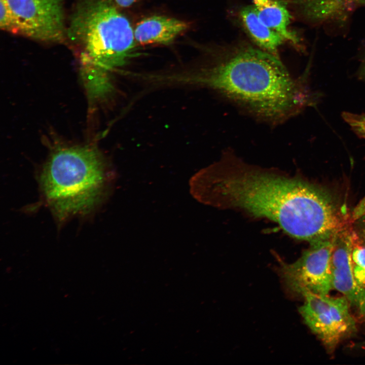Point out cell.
<instances>
[{
	"mask_svg": "<svg viewBox=\"0 0 365 365\" xmlns=\"http://www.w3.org/2000/svg\"><path fill=\"white\" fill-rule=\"evenodd\" d=\"M190 188L204 204L268 219L309 243L335 235L348 224L327 192L302 178L247 163L231 150L195 174Z\"/></svg>",
	"mask_w": 365,
	"mask_h": 365,
	"instance_id": "6da1fadb",
	"label": "cell"
},
{
	"mask_svg": "<svg viewBox=\"0 0 365 365\" xmlns=\"http://www.w3.org/2000/svg\"><path fill=\"white\" fill-rule=\"evenodd\" d=\"M309 69L293 77L277 56L241 45L223 51L191 81L274 125L317 104L320 95L308 87Z\"/></svg>",
	"mask_w": 365,
	"mask_h": 365,
	"instance_id": "7a4b0ae2",
	"label": "cell"
},
{
	"mask_svg": "<svg viewBox=\"0 0 365 365\" xmlns=\"http://www.w3.org/2000/svg\"><path fill=\"white\" fill-rule=\"evenodd\" d=\"M66 36L80 50L90 97H104L112 89L110 72L125 64L135 48L129 20L112 0H79Z\"/></svg>",
	"mask_w": 365,
	"mask_h": 365,
	"instance_id": "3957f363",
	"label": "cell"
},
{
	"mask_svg": "<svg viewBox=\"0 0 365 365\" xmlns=\"http://www.w3.org/2000/svg\"><path fill=\"white\" fill-rule=\"evenodd\" d=\"M97 150L89 146L55 150L40 175L42 192L60 220L85 214L104 196L110 175Z\"/></svg>",
	"mask_w": 365,
	"mask_h": 365,
	"instance_id": "277c9868",
	"label": "cell"
},
{
	"mask_svg": "<svg viewBox=\"0 0 365 365\" xmlns=\"http://www.w3.org/2000/svg\"><path fill=\"white\" fill-rule=\"evenodd\" d=\"M303 297L304 302L299 312L305 324L329 353L356 333V322L345 297L312 293Z\"/></svg>",
	"mask_w": 365,
	"mask_h": 365,
	"instance_id": "5b68a950",
	"label": "cell"
},
{
	"mask_svg": "<svg viewBox=\"0 0 365 365\" xmlns=\"http://www.w3.org/2000/svg\"><path fill=\"white\" fill-rule=\"evenodd\" d=\"M335 235L310 243L296 261L282 265L281 275L289 291L302 297L328 295L333 289L331 258Z\"/></svg>",
	"mask_w": 365,
	"mask_h": 365,
	"instance_id": "8992f818",
	"label": "cell"
},
{
	"mask_svg": "<svg viewBox=\"0 0 365 365\" xmlns=\"http://www.w3.org/2000/svg\"><path fill=\"white\" fill-rule=\"evenodd\" d=\"M18 33L56 42L66 36L63 0H6Z\"/></svg>",
	"mask_w": 365,
	"mask_h": 365,
	"instance_id": "52a82bcc",
	"label": "cell"
},
{
	"mask_svg": "<svg viewBox=\"0 0 365 365\" xmlns=\"http://www.w3.org/2000/svg\"><path fill=\"white\" fill-rule=\"evenodd\" d=\"M352 230L348 227L335 235L331 258L333 289L340 293L359 318L365 322V289L353 276L351 261Z\"/></svg>",
	"mask_w": 365,
	"mask_h": 365,
	"instance_id": "ba28073f",
	"label": "cell"
},
{
	"mask_svg": "<svg viewBox=\"0 0 365 365\" xmlns=\"http://www.w3.org/2000/svg\"><path fill=\"white\" fill-rule=\"evenodd\" d=\"M189 27L181 20L165 16H152L138 23L134 29L135 42L140 45H167L172 43Z\"/></svg>",
	"mask_w": 365,
	"mask_h": 365,
	"instance_id": "9c48e42d",
	"label": "cell"
},
{
	"mask_svg": "<svg viewBox=\"0 0 365 365\" xmlns=\"http://www.w3.org/2000/svg\"><path fill=\"white\" fill-rule=\"evenodd\" d=\"M261 20L285 40L299 46L300 39L289 28L291 16L286 4L281 0H252Z\"/></svg>",
	"mask_w": 365,
	"mask_h": 365,
	"instance_id": "30bf717a",
	"label": "cell"
},
{
	"mask_svg": "<svg viewBox=\"0 0 365 365\" xmlns=\"http://www.w3.org/2000/svg\"><path fill=\"white\" fill-rule=\"evenodd\" d=\"M240 16L248 34L262 49L275 56L284 38L265 24L259 18L254 6H248L241 9Z\"/></svg>",
	"mask_w": 365,
	"mask_h": 365,
	"instance_id": "8fae6325",
	"label": "cell"
},
{
	"mask_svg": "<svg viewBox=\"0 0 365 365\" xmlns=\"http://www.w3.org/2000/svg\"><path fill=\"white\" fill-rule=\"evenodd\" d=\"M365 6V0H322L310 4L314 17L319 22L344 20L355 8Z\"/></svg>",
	"mask_w": 365,
	"mask_h": 365,
	"instance_id": "7c38bea8",
	"label": "cell"
},
{
	"mask_svg": "<svg viewBox=\"0 0 365 365\" xmlns=\"http://www.w3.org/2000/svg\"><path fill=\"white\" fill-rule=\"evenodd\" d=\"M351 261L355 280L360 287L365 289V245L358 239L353 230Z\"/></svg>",
	"mask_w": 365,
	"mask_h": 365,
	"instance_id": "4fadbf2b",
	"label": "cell"
},
{
	"mask_svg": "<svg viewBox=\"0 0 365 365\" xmlns=\"http://www.w3.org/2000/svg\"><path fill=\"white\" fill-rule=\"evenodd\" d=\"M341 116L355 134L365 139V114L343 112Z\"/></svg>",
	"mask_w": 365,
	"mask_h": 365,
	"instance_id": "5bb4252c",
	"label": "cell"
},
{
	"mask_svg": "<svg viewBox=\"0 0 365 365\" xmlns=\"http://www.w3.org/2000/svg\"><path fill=\"white\" fill-rule=\"evenodd\" d=\"M0 27L4 30L18 33L14 18L6 0H0Z\"/></svg>",
	"mask_w": 365,
	"mask_h": 365,
	"instance_id": "9a60e30c",
	"label": "cell"
},
{
	"mask_svg": "<svg viewBox=\"0 0 365 365\" xmlns=\"http://www.w3.org/2000/svg\"><path fill=\"white\" fill-rule=\"evenodd\" d=\"M365 216V196L353 210L351 220L356 221Z\"/></svg>",
	"mask_w": 365,
	"mask_h": 365,
	"instance_id": "2e32d148",
	"label": "cell"
},
{
	"mask_svg": "<svg viewBox=\"0 0 365 365\" xmlns=\"http://www.w3.org/2000/svg\"><path fill=\"white\" fill-rule=\"evenodd\" d=\"M360 62L357 76L359 79L365 82V45L361 54Z\"/></svg>",
	"mask_w": 365,
	"mask_h": 365,
	"instance_id": "e0dca14e",
	"label": "cell"
},
{
	"mask_svg": "<svg viewBox=\"0 0 365 365\" xmlns=\"http://www.w3.org/2000/svg\"><path fill=\"white\" fill-rule=\"evenodd\" d=\"M137 0H114L117 6L121 8H128L132 6Z\"/></svg>",
	"mask_w": 365,
	"mask_h": 365,
	"instance_id": "ac0fdd59",
	"label": "cell"
}]
</instances>
